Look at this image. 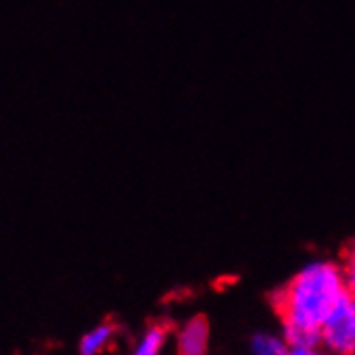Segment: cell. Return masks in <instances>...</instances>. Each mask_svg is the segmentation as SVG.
Instances as JSON below:
<instances>
[{
  "label": "cell",
  "mask_w": 355,
  "mask_h": 355,
  "mask_svg": "<svg viewBox=\"0 0 355 355\" xmlns=\"http://www.w3.org/2000/svg\"><path fill=\"white\" fill-rule=\"evenodd\" d=\"M349 295L343 261L310 259L271 297L278 325L293 347L319 345L331 312Z\"/></svg>",
  "instance_id": "1"
},
{
  "label": "cell",
  "mask_w": 355,
  "mask_h": 355,
  "mask_svg": "<svg viewBox=\"0 0 355 355\" xmlns=\"http://www.w3.org/2000/svg\"><path fill=\"white\" fill-rule=\"evenodd\" d=\"M319 347L327 355H355V295H347L321 329Z\"/></svg>",
  "instance_id": "2"
},
{
  "label": "cell",
  "mask_w": 355,
  "mask_h": 355,
  "mask_svg": "<svg viewBox=\"0 0 355 355\" xmlns=\"http://www.w3.org/2000/svg\"><path fill=\"white\" fill-rule=\"evenodd\" d=\"M173 355H209L211 325L205 315H192L173 329Z\"/></svg>",
  "instance_id": "3"
},
{
  "label": "cell",
  "mask_w": 355,
  "mask_h": 355,
  "mask_svg": "<svg viewBox=\"0 0 355 355\" xmlns=\"http://www.w3.org/2000/svg\"><path fill=\"white\" fill-rule=\"evenodd\" d=\"M173 340V327L164 321H151L134 338L128 355H164Z\"/></svg>",
  "instance_id": "4"
},
{
  "label": "cell",
  "mask_w": 355,
  "mask_h": 355,
  "mask_svg": "<svg viewBox=\"0 0 355 355\" xmlns=\"http://www.w3.org/2000/svg\"><path fill=\"white\" fill-rule=\"evenodd\" d=\"M119 338V325L110 319H103L89 327L78 340V355H106Z\"/></svg>",
  "instance_id": "5"
},
{
  "label": "cell",
  "mask_w": 355,
  "mask_h": 355,
  "mask_svg": "<svg viewBox=\"0 0 355 355\" xmlns=\"http://www.w3.org/2000/svg\"><path fill=\"white\" fill-rule=\"evenodd\" d=\"M250 355H291L293 345L286 340L282 329H257L248 338Z\"/></svg>",
  "instance_id": "6"
},
{
  "label": "cell",
  "mask_w": 355,
  "mask_h": 355,
  "mask_svg": "<svg viewBox=\"0 0 355 355\" xmlns=\"http://www.w3.org/2000/svg\"><path fill=\"white\" fill-rule=\"evenodd\" d=\"M343 269H345V280L349 293L355 295V239L347 245L343 254Z\"/></svg>",
  "instance_id": "7"
},
{
  "label": "cell",
  "mask_w": 355,
  "mask_h": 355,
  "mask_svg": "<svg viewBox=\"0 0 355 355\" xmlns=\"http://www.w3.org/2000/svg\"><path fill=\"white\" fill-rule=\"evenodd\" d=\"M291 355H327V353L319 345H315V347H293Z\"/></svg>",
  "instance_id": "8"
}]
</instances>
